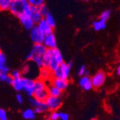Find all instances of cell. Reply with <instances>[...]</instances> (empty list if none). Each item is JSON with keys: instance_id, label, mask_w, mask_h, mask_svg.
<instances>
[{"instance_id": "obj_39", "label": "cell", "mask_w": 120, "mask_h": 120, "mask_svg": "<svg viewBox=\"0 0 120 120\" xmlns=\"http://www.w3.org/2000/svg\"><path fill=\"white\" fill-rule=\"evenodd\" d=\"M16 99L17 101V102L19 104H22V96L21 94H17L16 96Z\"/></svg>"}, {"instance_id": "obj_21", "label": "cell", "mask_w": 120, "mask_h": 120, "mask_svg": "<svg viewBox=\"0 0 120 120\" xmlns=\"http://www.w3.org/2000/svg\"><path fill=\"white\" fill-rule=\"evenodd\" d=\"M12 4V0H0V9L3 11L9 10Z\"/></svg>"}, {"instance_id": "obj_23", "label": "cell", "mask_w": 120, "mask_h": 120, "mask_svg": "<svg viewBox=\"0 0 120 120\" xmlns=\"http://www.w3.org/2000/svg\"><path fill=\"white\" fill-rule=\"evenodd\" d=\"M31 18L32 20H33L35 24H39L43 19L42 16L40 14V12H38V11H37V12H35L33 15H32Z\"/></svg>"}, {"instance_id": "obj_19", "label": "cell", "mask_w": 120, "mask_h": 120, "mask_svg": "<svg viewBox=\"0 0 120 120\" xmlns=\"http://www.w3.org/2000/svg\"><path fill=\"white\" fill-rule=\"evenodd\" d=\"M0 80L9 84H12L14 81V79L12 77V75H9L6 73H0Z\"/></svg>"}, {"instance_id": "obj_5", "label": "cell", "mask_w": 120, "mask_h": 120, "mask_svg": "<svg viewBox=\"0 0 120 120\" xmlns=\"http://www.w3.org/2000/svg\"><path fill=\"white\" fill-rule=\"evenodd\" d=\"M35 84V81L24 78V90L27 92L29 96H34Z\"/></svg>"}, {"instance_id": "obj_37", "label": "cell", "mask_w": 120, "mask_h": 120, "mask_svg": "<svg viewBox=\"0 0 120 120\" xmlns=\"http://www.w3.org/2000/svg\"><path fill=\"white\" fill-rule=\"evenodd\" d=\"M92 88H94L93 87V85H92V83H91V81H90L89 83H87L84 87H83V90H85V91H89V90H91Z\"/></svg>"}, {"instance_id": "obj_18", "label": "cell", "mask_w": 120, "mask_h": 120, "mask_svg": "<svg viewBox=\"0 0 120 120\" xmlns=\"http://www.w3.org/2000/svg\"><path fill=\"white\" fill-rule=\"evenodd\" d=\"M22 116L25 119H31L33 120L35 118V112L32 109H27L22 113Z\"/></svg>"}, {"instance_id": "obj_14", "label": "cell", "mask_w": 120, "mask_h": 120, "mask_svg": "<svg viewBox=\"0 0 120 120\" xmlns=\"http://www.w3.org/2000/svg\"><path fill=\"white\" fill-rule=\"evenodd\" d=\"M72 65H73L72 62L70 61L68 63H66L63 62L60 65L61 69H62V71H63V73H64V75H65V78H66V79H68V76H69L70 71H71V69L72 68Z\"/></svg>"}, {"instance_id": "obj_28", "label": "cell", "mask_w": 120, "mask_h": 120, "mask_svg": "<svg viewBox=\"0 0 120 120\" xmlns=\"http://www.w3.org/2000/svg\"><path fill=\"white\" fill-rule=\"evenodd\" d=\"M110 15H111L110 10H105V11H104V12H102V14L101 15L100 19L106 22L107 19H109V18Z\"/></svg>"}, {"instance_id": "obj_33", "label": "cell", "mask_w": 120, "mask_h": 120, "mask_svg": "<svg viewBox=\"0 0 120 120\" xmlns=\"http://www.w3.org/2000/svg\"><path fill=\"white\" fill-rule=\"evenodd\" d=\"M11 75H12V77L14 79H19L21 78V73L19 71L17 70H14L12 73H11Z\"/></svg>"}, {"instance_id": "obj_45", "label": "cell", "mask_w": 120, "mask_h": 120, "mask_svg": "<svg viewBox=\"0 0 120 120\" xmlns=\"http://www.w3.org/2000/svg\"><path fill=\"white\" fill-rule=\"evenodd\" d=\"M83 1H89V0H83Z\"/></svg>"}, {"instance_id": "obj_11", "label": "cell", "mask_w": 120, "mask_h": 120, "mask_svg": "<svg viewBox=\"0 0 120 120\" xmlns=\"http://www.w3.org/2000/svg\"><path fill=\"white\" fill-rule=\"evenodd\" d=\"M32 50L34 52L35 55L44 56L48 51V48L44 44H35Z\"/></svg>"}, {"instance_id": "obj_40", "label": "cell", "mask_w": 120, "mask_h": 120, "mask_svg": "<svg viewBox=\"0 0 120 120\" xmlns=\"http://www.w3.org/2000/svg\"><path fill=\"white\" fill-rule=\"evenodd\" d=\"M34 111L35 112V114H40V113H42V110L40 109V108H35L34 109Z\"/></svg>"}, {"instance_id": "obj_44", "label": "cell", "mask_w": 120, "mask_h": 120, "mask_svg": "<svg viewBox=\"0 0 120 120\" xmlns=\"http://www.w3.org/2000/svg\"><path fill=\"white\" fill-rule=\"evenodd\" d=\"M92 120H98V119H93Z\"/></svg>"}, {"instance_id": "obj_16", "label": "cell", "mask_w": 120, "mask_h": 120, "mask_svg": "<svg viewBox=\"0 0 120 120\" xmlns=\"http://www.w3.org/2000/svg\"><path fill=\"white\" fill-rule=\"evenodd\" d=\"M60 63H58V61L57 60V59L56 58V57L52 56L50 61V63H49V66H48V69L52 73L54 72L56 70H57L59 66H60Z\"/></svg>"}, {"instance_id": "obj_31", "label": "cell", "mask_w": 120, "mask_h": 120, "mask_svg": "<svg viewBox=\"0 0 120 120\" xmlns=\"http://www.w3.org/2000/svg\"><path fill=\"white\" fill-rule=\"evenodd\" d=\"M0 120H7V112L4 109H0Z\"/></svg>"}, {"instance_id": "obj_9", "label": "cell", "mask_w": 120, "mask_h": 120, "mask_svg": "<svg viewBox=\"0 0 120 120\" xmlns=\"http://www.w3.org/2000/svg\"><path fill=\"white\" fill-rule=\"evenodd\" d=\"M30 102L31 103V105L34 106L35 108H40L42 110V112H45L48 109V107L47 106V104L45 101H40L37 100L35 98H30Z\"/></svg>"}, {"instance_id": "obj_3", "label": "cell", "mask_w": 120, "mask_h": 120, "mask_svg": "<svg viewBox=\"0 0 120 120\" xmlns=\"http://www.w3.org/2000/svg\"><path fill=\"white\" fill-rule=\"evenodd\" d=\"M106 80V75L104 71H98L91 79V83L94 89H98L104 83Z\"/></svg>"}, {"instance_id": "obj_34", "label": "cell", "mask_w": 120, "mask_h": 120, "mask_svg": "<svg viewBox=\"0 0 120 120\" xmlns=\"http://www.w3.org/2000/svg\"><path fill=\"white\" fill-rule=\"evenodd\" d=\"M9 71V67L7 65V64L4 65H0V73H8Z\"/></svg>"}, {"instance_id": "obj_42", "label": "cell", "mask_w": 120, "mask_h": 120, "mask_svg": "<svg viewBox=\"0 0 120 120\" xmlns=\"http://www.w3.org/2000/svg\"><path fill=\"white\" fill-rule=\"evenodd\" d=\"M85 75H86V76H89V71H86Z\"/></svg>"}, {"instance_id": "obj_32", "label": "cell", "mask_w": 120, "mask_h": 120, "mask_svg": "<svg viewBox=\"0 0 120 120\" xmlns=\"http://www.w3.org/2000/svg\"><path fill=\"white\" fill-rule=\"evenodd\" d=\"M7 58H6V56L5 54L1 51L0 52V65H4L7 64Z\"/></svg>"}, {"instance_id": "obj_35", "label": "cell", "mask_w": 120, "mask_h": 120, "mask_svg": "<svg viewBox=\"0 0 120 120\" xmlns=\"http://www.w3.org/2000/svg\"><path fill=\"white\" fill-rule=\"evenodd\" d=\"M59 117L60 120H68L69 115L65 112H59Z\"/></svg>"}, {"instance_id": "obj_12", "label": "cell", "mask_w": 120, "mask_h": 120, "mask_svg": "<svg viewBox=\"0 0 120 120\" xmlns=\"http://www.w3.org/2000/svg\"><path fill=\"white\" fill-rule=\"evenodd\" d=\"M48 91L49 96H52V97H60L62 94V91L52 84L48 86Z\"/></svg>"}, {"instance_id": "obj_36", "label": "cell", "mask_w": 120, "mask_h": 120, "mask_svg": "<svg viewBox=\"0 0 120 120\" xmlns=\"http://www.w3.org/2000/svg\"><path fill=\"white\" fill-rule=\"evenodd\" d=\"M86 65H82L81 68H79V75L80 76H82L83 75H85V73H86Z\"/></svg>"}, {"instance_id": "obj_7", "label": "cell", "mask_w": 120, "mask_h": 120, "mask_svg": "<svg viewBox=\"0 0 120 120\" xmlns=\"http://www.w3.org/2000/svg\"><path fill=\"white\" fill-rule=\"evenodd\" d=\"M37 26H38V29L40 30V31L45 36L52 33V28L49 25V24L47 22V21L45 20V18H43L42 20L39 24H38Z\"/></svg>"}, {"instance_id": "obj_8", "label": "cell", "mask_w": 120, "mask_h": 120, "mask_svg": "<svg viewBox=\"0 0 120 120\" xmlns=\"http://www.w3.org/2000/svg\"><path fill=\"white\" fill-rule=\"evenodd\" d=\"M48 49H55L57 48L56 47V39L55 35L53 33L46 35L45 38L44 42H43Z\"/></svg>"}, {"instance_id": "obj_38", "label": "cell", "mask_w": 120, "mask_h": 120, "mask_svg": "<svg viewBox=\"0 0 120 120\" xmlns=\"http://www.w3.org/2000/svg\"><path fill=\"white\" fill-rule=\"evenodd\" d=\"M35 55V54L34 53V52L33 51H32V50H31L28 54H27V56H26V59L27 60H32V58H33L34 57V56Z\"/></svg>"}, {"instance_id": "obj_4", "label": "cell", "mask_w": 120, "mask_h": 120, "mask_svg": "<svg viewBox=\"0 0 120 120\" xmlns=\"http://www.w3.org/2000/svg\"><path fill=\"white\" fill-rule=\"evenodd\" d=\"M45 103L47 104L48 109L52 112H56L62 105V101L60 99V97L49 96L45 101Z\"/></svg>"}, {"instance_id": "obj_27", "label": "cell", "mask_w": 120, "mask_h": 120, "mask_svg": "<svg viewBox=\"0 0 120 120\" xmlns=\"http://www.w3.org/2000/svg\"><path fill=\"white\" fill-rule=\"evenodd\" d=\"M27 2L30 4L35 6L37 7L44 4V0H27Z\"/></svg>"}, {"instance_id": "obj_43", "label": "cell", "mask_w": 120, "mask_h": 120, "mask_svg": "<svg viewBox=\"0 0 120 120\" xmlns=\"http://www.w3.org/2000/svg\"><path fill=\"white\" fill-rule=\"evenodd\" d=\"M16 1H27V0H12V2H16Z\"/></svg>"}, {"instance_id": "obj_6", "label": "cell", "mask_w": 120, "mask_h": 120, "mask_svg": "<svg viewBox=\"0 0 120 120\" xmlns=\"http://www.w3.org/2000/svg\"><path fill=\"white\" fill-rule=\"evenodd\" d=\"M18 18L20 21L21 24L24 26L26 30H30L35 26V23L33 20L32 19L31 17H28L25 15H20L18 16Z\"/></svg>"}, {"instance_id": "obj_15", "label": "cell", "mask_w": 120, "mask_h": 120, "mask_svg": "<svg viewBox=\"0 0 120 120\" xmlns=\"http://www.w3.org/2000/svg\"><path fill=\"white\" fill-rule=\"evenodd\" d=\"M53 56V49H48L47 52L45 55L43 56V60H44V65H43V68H48L50 61Z\"/></svg>"}, {"instance_id": "obj_10", "label": "cell", "mask_w": 120, "mask_h": 120, "mask_svg": "<svg viewBox=\"0 0 120 120\" xmlns=\"http://www.w3.org/2000/svg\"><path fill=\"white\" fill-rule=\"evenodd\" d=\"M52 84L56 86L61 91H64L66 89L68 86V81L65 79H52Z\"/></svg>"}, {"instance_id": "obj_13", "label": "cell", "mask_w": 120, "mask_h": 120, "mask_svg": "<svg viewBox=\"0 0 120 120\" xmlns=\"http://www.w3.org/2000/svg\"><path fill=\"white\" fill-rule=\"evenodd\" d=\"M13 88L17 91H20L24 89V78L21 77L17 79H14V81L12 83Z\"/></svg>"}, {"instance_id": "obj_41", "label": "cell", "mask_w": 120, "mask_h": 120, "mask_svg": "<svg viewBox=\"0 0 120 120\" xmlns=\"http://www.w3.org/2000/svg\"><path fill=\"white\" fill-rule=\"evenodd\" d=\"M116 72H117V74L120 75V65H119V66H118V68H117Z\"/></svg>"}, {"instance_id": "obj_25", "label": "cell", "mask_w": 120, "mask_h": 120, "mask_svg": "<svg viewBox=\"0 0 120 120\" xmlns=\"http://www.w3.org/2000/svg\"><path fill=\"white\" fill-rule=\"evenodd\" d=\"M38 12L42 16L43 18H45L48 15V14L49 13L48 12V8H47V7L45 4H42V5L38 7Z\"/></svg>"}, {"instance_id": "obj_30", "label": "cell", "mask_w": 120, "mask_h": 120, "mask_svg": "<svg viewBox=\"0 0 120 120\" xmlns=\"http://www.w3.org/2000/svg\"><path fill=\"white\" fill-rule=\"evenodd\" d=\"M50 71L48 68H43V69L41 71V75L43 77V79H45L48 76H50Z\"/></svg>"}, {"instance_id": "obj_20", "label": "cell", "mask_w": 120, "mask_h": 120, "mask_svg": "<svg viewBox=\"0 0 120 120\" xmlns=\"http://www.w3.org/2000/svg\"><path fill=\"white\" fill-rule=\"evenodd\" d=\"M93 26L95 30L96 31H99L101 30L105 29V27H106V22L103 21L101 19L99 20V21H96L93 23Z\"/></svg>"}, {"instance_id": "obj_2", "label": "cell", "mask_w": 120, "mask_h": 120, "mask_svg": "<svg viewBox=\"0 0 120 120\" xmlns=\"http://www.w3.org/2000/svg\"><path fill=\"white\" fill-rule=\"evenodd\" d=\"M30 38L35 44H43L45 36L38 29V26H34L30 30Z\"/></svg>"}, {"instance_id": "obj_26", "label": "cell", "mask_w": 120, "mask_h": 120, "mask_svg": "<svg viewBox=\"0 0 120 120\" xmlns=\"http://www.w3.org/2000/svg\"><path fill=\"white\" fill-rule=\"evenodd\" d=\"M90 81H91V79L89 77V76H83V77L80 79L79 81V86L81 87V88H83V87L87 84L89 83Z\"/></svg>"}, {"instance_id": "obj_24", "label": "cell", "mask_w": 120, "mask_h": 120, "mask_svg": "<svg viewBox=\"0 0 120 120\" xmlns=\"http://www.w3.org/2000/svg\"><path fill=\"white\" fill-rule=\"evenodd\" d=\"M45 20L47 21V22L49 24V25L53 29L54 27H56V21H55V19H54L53 16L49 12L48 14V15L45 17Z\"/></svg>"}, {"instance_id": "obj_1", "label": "cell", "mask_w": 120, "mask_h": 120, "mask_svg": "<svg viewBox=\"0 0 120 120\" xmlns=\"http://www.w3.org/2000/svg\"><path fill=\"white\" fill-rule=\"evenodd\" d=\"M27 1H16L12 2L10 7V12L16 16H19L24 13V11L27 5L28 4Z\"/></svg>"}, {"instance_id": "obj_22", "label": "cell", "mask_w": 120, "mask_h": 120, "mask_svg": "<svg viewBox=\"0 0 120 120\" xmlns=\"http://www.w3.org/2000/svg\"><path fill=\"white\" fill-rule=\"evenodd\" d=\"M32 60L35 62L37 65L40 68H43V65H44V60H43V56L35 55L34 57L32 58Z\"/></svg>"}, {"instance_id": "obj_17", "label": "cell", "mask_w": 120, "mask_h": 120, "mask_svg": "<svg viewBox=\"0 0 120 120\" xmlns=\"http://www.w3.org/2000/svg\"><path fill=\"white\" fill-rule=\"evenodd\" d=\"M37 11H38L37 7L28 4L27 5V7H25V9L23 15H27L28 17H32V15H33L35 12H37Z\"/></svg>"}, {"instance_id": "obj_29", "label": "cell", "mask_w": 120, "mask_h": 120, "mask_svg": "<svg viewBox=\"0 0 120 120\" xmlns=\"http://www.w3.org/2000/svg\"><path fill=\"white\" fill-rule=\"evenodd\" d=\"M60 119L59 117V113L56 112H52L50 116H49V119L50 120H58Z\"/></svg>"}]
</instances>
